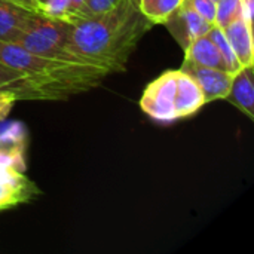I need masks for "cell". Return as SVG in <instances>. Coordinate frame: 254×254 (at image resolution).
<instances>
[{"label":"cell","mask_w":254,"mask_h":254,"mask_svg":"<svg viewBox=\"0 0 254 254\" xmlns=\"http://www.w3.org/2000/svg\"><path fill=\"white\" fill-rule=\"evenodd\" d=\"M140 107L147 116L162 124H170L177 119L176 70L162 73L146 86L140 100Z\"/></svg>","instance_id":"277c9868"},{"label":"cell","mask_w":254,"mask_h":254,"mask_svg":"<svg viewBox=\"0 0 254 254\" xmlns=\"http://www.w3.org/2000/svg\"><path fill=\"white\" fill-rule=\"evenodd\" d=\"M9 1H13V3L22 6L28 10H33V12H42V7L37 0H9Z\"/></svg>","instance_id":"7402d4cb"},{"label":"cell","mask_w":254,"mask_h":254,"mask_svg":"<svg viewBox=\"0 0 254 254\" xmlns=\"http://www.w3.org/2000/svg\"><path fill=\"white\" fill-rule=\"evenodd\" d=\"M225 100L238 107L250 119H254L253 65L241 67L237 73L232 74L231 89Z\"/></svg>","instance_id":"9c48e42d"},{"label":"cell","mask_w":254,"mask_h":254,"mask_svg":"<svg viewBox=\"0 0 254 254\" xmlns=\"http://www.w3.org/2000/svg\"><path fill=\"white\" fill-rule=\"evenodd\" d=\"M37 1H39V4H40V7H42V6H43V4H45L48 0H37Z\"/></svg>","instance_id":"603a6c76"},{"label":"cell","mask_w":254,"mask_h":254,"mask_svg":"<svg viewBox=\"0 0 254 254\" xmlns=\"http://www.w3.org/2000/svg\"><path fill=\"white\" fill-rule=\"evenodd\" d=\"M164 25L168 27L171 36L185 51L192 40L207 34L214 24H210L193 7H190L185 0H182L180 6L168 16Z\"/></svg>","instance_id":"8992f818"},{"label":"cell","mask_w":254,"mask_h":254,"mask_svg":"<svg viewBox=\"0 0 254 254\" xmlns=\"http://www.w3.org/2000/svg\"><path fill=\"white\" fill-rule=\"evenodd\" d=\"M16 43L39 57L88 64L74 52L71 42V22L49 16L43 12H33L30 15Z\"/></svg>","instance_id":"3957f363"},{"label":"cell","mask_w":254,"mask_h":254,"mask_svg":"<svg viewBox=\"0 0 254 254\" xmlns=\"http://www.w3.org/2000/svg\"><path fill=\"white\" fill-rule=\"evenodd\" d=\"M0 63L46 85L67 98L97 86L109 73L97 65L51 60L28 52L18 43L0 40Z\"/></svg>","instance_id":"7a4b0ae2"},{"label":"cell","mask_w":254,"mask_h":254,"mask_svg":"<svg viewBox=\"0 0 254 254\" xmlns=\"http://www.w3.org/2000/svg\"><path fill=\"white\" fill-rule=\"evenodd\" d=\"M205 104L198 83L183 70H176V115L177 119L196 113Z\"/></svg>","instance_id":"ba28073f"},{"label":"cell","mask_w":254,"mask_h":254,"mask_svg":"<svg viewBox=\"0 0 254 254\" xmlns=\"http://www.w3.org/2000/svg\"><path fill=\"white\" fill-rule=\"evenodd\" d=\"M180 3L182 0H138V7L152 24H164Z\"/></svg>","instance_id":"4fadbf2b"},{"label":"cell","mask_w":254,"mask_h":254,"mask_svg":"<svg viewBox=\"0 0 254 254\" xmlns=\"http://www.w3.org/2000/svg\"><path fill=\"white\" fill-rule=\"evenodd\" d=\"M241 1V18L253 25L254 0H240Z\"/></svg>","instance_id":"44dd1931"},{"label":"cell","mask_w":254,"mask_h":254,"mask_svg":"<svg viewBox=\"0 0 254 254\" xmlns=\"http://www.w3.org/2000/svg\"><path fill=\"white\" fill-rule=\"evenodd\" d=\"M210 24H216V1L214 0H185Z\"/></svg>","instance_id":"ac0fdd59"},{"label":"cell","mask_w":254,"mask_h":254,"mask_svg":"<svg viewBox=\"0 0 254 254\" xmlns=\"http://www.w3.org/2000/svg\"><path fill=\"white\" fill-rule=\"evenodd\" d=\"M223 33L240 61L241 67L254 64V46H253V25L246 22L243 18L232 21L229 25L223 28Z\"/></svg>","instance_id":"30bf717a"},{"label":"cell","mask_w":254,"mask_h":254,"mask_svg":"<svg viewBox=\"0 0 254 254\" xmlns=\"http://www.w3.org/2000/svg\"><path fill=\"white\" fill-rule=\"evenodd\" d=\"M153 24L141 13L138 0H122L113 9L71 22L74 52L109 74L122 71L140 39Z\"/></svg>","instance_id":"6da1fadb"},{"label":"cell","mask_w":254,"mask_h":254,"mask_svg":"<svg viewBox=\"0 0 254 254\" xmlns=\"http://www.w3.org/2000/svg\"><path fill=\"white\" fill-rule=\"evenodd\" d=\"M122 0H86L85 7L82 10V15L77 18H85V16H92V15H100L104 13L110 9H113L115 6H118ZM74 22V21H73Z\"/></svg>","instance_id":"e0dca14e"},{"label":"cell","mask_w":254,"mask_h":254,"mask_svg":"<svg viewBox=\"0 0 254 254\" xmlns=\"http://www.w3.org/2000/svg\"><path fill=\"white\" fill-rule=\"evenodd\" d=\"M31 13L13 1L0 0V40L16 43Z\"/></svg>","instance_id":"7c38bea8"},{"label":"cell","mask_w":254,"mask_h":254,"mask_svg":"<svg viewBox=\"0 0 254 254\" xmlns=\"http://www.w3.org/2000/svg\"><path fill=\"white\" fill-rule=\"evenodd\" d=\"M183 61L192 63L199 67H210V68H219V70L228 71L226 63L222 54L219 52L216 43L208 36V33L190 42V45L185 49Z\"/></svg>","instance_id":"8fae6325"},{"label":"cell","mask_w":254,"mask_h":254,"mask_svg":"<svg viewBox=\"0 0 254 254\" xmlns=\"http://www.w3.org/2000/svg\"><path fill=\"white\" fill-rule=\"evenodd\" d=\"M86 0H67V15H65V21L73 22L76 21L80 15L82 10L85 7Z\"/></svg>","instance_id":"d6986e66"},{"label":"cell","mask_w":254,"mask_h":254,"mask_svg":"<svg viewBox=\"0 0 254 254\" xmlns=\"http://www.w3.org/2000/svg\"><path fill=\"white\" fill-rule=\"evenodd\" d=\"M241 18L240 0H217L216 1V25L225 28L232 21Z\"/></svg>","instance_id":"9a60e30c"},{"label":"cell","mask_w":254,"mask_h":254,"mask_svg":"<svg viewBox=\"0 0 254 254\" xmlns=\"http://www.w3.org/2000/svg\"><path fill=\"white\" fill-rule=\"evenodd\" d=\"M15 101H16V98L13 94L0 91V121L7 116V113L10 112Z\"/></svg>","instance_id":"ffe728a7"},{"label":"cell","mask_w":254,"mask_h":254,"mask_svg":"<svg viewBox=\"0 0 254 254\" xmlns=\"http://www.w3.org/2000/svg\"><path fill=\"white\" fill-rule=\"evenodd\" d=\"M0 91L10 92L15 95L16 101H49L63 100L58 92L48 88L46 85L16 71L3 63H0Z\"/></svg>","instance_id":"5b68a950"},{"label":"cell","mask_w":254,"mask_h":254,"mask_svg":"<svg viewBox=\"0 0 254 254\" xmlns=\"http://www.w3.org/2000/svg\"><path fill=\"white\" fill-rule=\"evenodd\" d=\"M27 185H12L0 180V210L15 205L27 198Z\"/></svg>","instance_id":"2e32d148"},{"label":"cell","mask_w":254,"mask_h":254,"mask_svg":"<svg viewBox=\"0 0 254 254\" xmlns=\"http://www.w3.org/2000/svg\"><path fill=\"white\" fill-rule=\"evenodd\" d=\"M180 70L186 71L198 83L205 104L214 100H225L231 89L232 74L225 70L199 67L188 61H183Z\"/></svg>","instance_id":"52a82bcc"},{"label":"cell","mask_w":254,"mask_h":254,"mask_svg":"<svg viewBox=\"0 0 254 254\" xmlns=\"http://www.w3.org/2000/svg\"><path fill=\"white\" fill-rule=\"evenodd\" d=\"M214 1H217V0H214Z\"/></svg>","instance_id":"cb8c5ba5"},{"label":"cell","mask_w":254,"mask_h":254,"mask_svg":"<svg viewBox=\"0 0 254 254\" xmlns=\"http://www.w3.org/2000/svg\"><path fill=\"white\" fill-rule=\"evenodd\" d=\"M208 36L213 39V42L216 43L219 52L222 54V57H223V60H225V63H226L228 71H229L231 74L237 73V71L241 68V64H240V61L237 60V57H235V54H234V51H232L229 42H228V39H226V36H225V33H223V28H220L219 25L214 24V25L210 28Z\"/></svg>","instance_id":"5bb4252c"}]
</instances>
